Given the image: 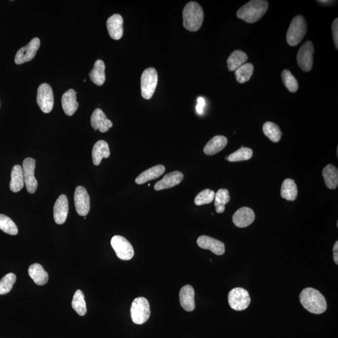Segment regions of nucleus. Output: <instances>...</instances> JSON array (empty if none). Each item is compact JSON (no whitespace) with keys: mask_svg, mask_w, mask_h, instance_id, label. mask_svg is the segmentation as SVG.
<instances>
[{"mask_svg":"<svg viewBox=\"0 0 338 338\" xmlns=\"http://www.w3.org/2000/svg\"><path fill=\"white\" fill-rule=\"evenodd\" d=\"M299 299L302 307L311 313L320 315L327 310L325 297L315 289L308 288L303 289L299 295Z\"/></svg>","mask_w":338,"mask_h":338,"instance_id":"obj_1","label":"nucleus"},{"mask_svg":"<svg viewBox=\"0 0 338 338\" xmlns=\"http://www.w3.org/2000/svg\"><path fill=\"white\" fill-rule=\"evenodd\" d=\"M268 8L269 4L267 1L252 0L239 9L237 17L246 23H256L265 14Z\"/></svg>","mask_w":338,"mask_h":338,"instance_id":"obj_2","label":"nucleus"},{"mask_svg":"<svg viewBox=\"0 0 338 338\" xmlns=\"http://www.w3.org/2000/svg\"><path fill=\"white\" fill-rule=\"evenodd\" d=\"M204 11L197 2L188 3L183 10V25L190 31H197L202 25Z\"/></svg>","mask_w":338,"mask_h":338,"instance_id":"obj_3","label":"nucleus"},{"mask_svg":"<svg viewBox=\"0 0 338 338\" xmlns=\"http://www.w3.org/2000/svg\"><path fill=\"white\" fill-rule=\"evenodd\" d=\"M307 31V23L302 15L295 17L289 26L286 35V40L289 45L295 47L304 39Z\"/></svg>","mask_w":338,"mask_h":338,"instance_id":"obj_4","label":"nucleus"},{"mask_svg":"<svg viewBox=\"0 0 338 338\" xmlns=\"http://www.w3.org/2000/svg\"><path fill=\"white\" fill-rule=\"evenodd\" d=\"M131 318L134 323L142 324L150 318V305L146 298L139 297L133 300L130 308Z\"/></svg>","mask_w":338,"mask_h":338,"instance_id":"obj_5","label":"nucleus"},{"mask_svg":"<svg viewBox=\"0 0 338 338\" xmlns=\"http://www.w3.org/2000/svg\"><path fill=\"white\" fill-rule=\"evenodd\" d=\"M141 83L142 97L149 100L154 95L157 85L158 74L156 70L154 68L145 70L142 75Z\"/></svg>","mask_w":338,"mask_h":338,"instance_id":"obj_6","label":"nucleus"},{"mask_svg":"<svg viewBox=\"0 0 338 338\" xmlns=\"http://www.w3.org/2000/svg\"><path fill=\"white\" fill-rule=\"evenodd\" d=\"M251 297L248 291L242 288L232 289L228 295L230 307L235 311H243L248 308Z\"/></svg>","mask_w":338,"mask_h":338,"instance_id":"obj_7","label":"nucleus"},{"mask_svg":"<svg viewBox=\"0 0 338 338\" xmlns=\"http://www.w3.org/2000/svg\"><path fill=\"white\" fill-rule=\"evenodd\" d=\"M111 246L119 259L128 261L134 256V250L129 241L121 235H115L111 240Z\"/></svg>","mask_w":338,"mask_h":338,"instance_id":"obj_8","label":"nucleus"},{"mask_svg":"<svg viewBox=\"0 0 338 338\" xmlns=\"http://www.w3.org/2000/svg\"><path fill=\"white\" fill-rule=\"evenodd\" d=\"M37 104L41 111L48 114L52 111L54 106V97L52 88L47 84L40 85L37 91Z\"/></svg>","mask_w":338,"mask_h":338,"instance_id":"obj_9","label":"nucleus"},{"mask_svg":"<svg viewBox=\"0 0 338 338\" xmlns=\"http://www.w3.org/2000/svg\"><path fill=\"white\" fill-rule=\"evenodd\" d=\"M315 48L312 42L307 41L299 48L297 55V61L302 71L308 72L313 66V54Z\"/></svg>","mask_w":338,"mask_h":338,"instance_id":"obj_10","label":"nucleus"},{"mask_svg":"<svg viewBox=\"0 0 338 338\" xmlns=\"http://www.w3.org/2000/svg\"><path fill=\"white\" fill-rule=\"evenodd\" d=\"M36 161L32 158H26L23 162L24 181L26 190L29 194H34L38 187V182L35 177Z\"/></svg>","mask_w":338,"mask_h":338,"instance_id":"obj_11","label":"nucleus"},{"mask_svg":"<svg viewBox=\"0 0 338 338\" xmlns=\"http://www.w3.org/2000/svg\"><path fill=\"white\" fill-rule=\"evenodd\" d=\"M75 209L79 215L86 216L90 209V199L87 190L82 186H78L74 194Z\"/></svg>","mask_w":338,"mask_h":338,"instance_id":"obj_12","label":"nucleus"},{"mask_svg":"<svg viewBox=\"0 0 338 338\" xmlns=\"http://www.w3.org/2000/svg\"><path fill=\"white\" fill-rule=\"evenodd\" d=\"M40 46V40L35 38L26 46L20 48L16 54L15 61L17 65H20L33 60Z\"/></svg>","mask_w":338,"mask_h":338,"instance_id":"obj_13","label":"nucleus"},{"mask_svg":"<svg viewBox=\"0 0 338 338\" xmlns=\"http://www.w3.org/2000/svg\"><path fill=\"white\" fill-rule=\"evenodd\" d=\"M197 245L203 249H208L217 256H221L225 253L224 244L221 241L207 235H201L197 239Z\"/></svg>","mask_w":338,"mask_h":338,"instance_id":"obj_14","label":"nucleus"},{"mask_svg":"<svg viewBox=\"0 0 338 338\" xmlns=\"http://www.w3.org/2000/svg\"><path fill=\"white\" fill-rule=\"evenodd\" d=\"M69 201L65 195H61L57 198L53 208V216L56 224L65 223L69 214Z\"/></svg>","mask_w":338,"mask_h":338,"instance_id":"obj_15","label":"nucleus"},{"mask_svg":"<svg viewBox=\"0 0 338 338\" xmlns=\"http://www.w3.org/2000/svg\"><path fill=\"white\" fill-rule=\"evenodd\" d=\"M91 125L95 130L107 132L113 126V123L107 119L106 114L100 109L94 111L91 117Z\"/></svg>","mask_w":338,"mask_h":338,"instance_id":"obj_16","label":"nucleus"},{"mask_svg":"<svg viewBox=\"0 0 338 338\" xmlns=\"http://www.w3.org/2000/svg\"><path fill=\"white\" fill-rule=\"evenodd\" d=\"M254 220V212L249 208L239 209L232 216V221L235 226L241 228L249 226L253 223Z\"/></svg>","mask_w":338,"mask_h":338,"instance_id":"obj_17","label":"nucleus"},{"mask_svg":"<svg viewBox=\"0 0 338 338\" xmlns=\"http://www.w3.org/2000/svg\"><path fill=\"white\" fill-rule=\"evenodd\" d=\"M184 179L183 174L179 171H174L166 174L162 180L155 184V190H162L170 189L178 186Z\"/></svg>","mask_w":338,"mask_h":338,"instance_id":"obj_18","label":"nucleus"},{"mask_svg":"<svg viewBox=\"0 0 338 338\" xmlns=\"http://www.w3.org/2000/svg\"><path fill=\"white\" fill-rule=\"evenodd\" d=\"M180 303L181 307L187 312L194 311L195 305V292L191 285H186L181 289L179 292Z\"/></svg>","mask_w":338,"mask_h":338,"instance_id":"obj_19","label":"nucleus"},{"mask_svg":"<svg viewBox=\"0 0 338 338\" xmlns=\"http://www.w3.org/2000/svg\"><path fill=\"white\" fill-rule=\"evenodd\" d=\"M123 20L122 16L115 14L107 21V30L112 39L119 40L122 37L123 33Z\"/></svg>","mask_w":338,"mask_h":338,"instance_id":"obj_20","label":"nucleus"},{"mask_svg":"<svg viewBox=\"0 0 338 338\" xmlns=\"http://www.w3.org/2000/svg\"><path fill=\"white\" fill-rule=\"evenodd\" d=\"M77 93L74 90L71 89L64 93L61 98L63 111L69 116L73 115L79 107V103L77 101Z\"/></svg>","mask_w":338,"mask_h":338,"instance_id":"obj_21","label":"nucleus"},{"mask_svg":"<svg viewBox=\"0 0 338 338\" xmlns=\"http://www.w3.org/2000/svg\"><path fill=\"white\" fill-rule=\"evenodd\" d=\"M165 167L163 165H157L151 168L147 169L142 173L136 179V183L139 185L146 183V182L159 178L160 176L164 174Z\"/></svg>","mask_w":338,"mask_h":338,"instance_id":"obj_22","label":"nucleus"},{"mask_svg":"<svg viewBox=\"0 0 338 338\" xmlns=\"http://www.w3.org/2000/svg\"><path fill=\"white\" fill-rule=\"evenodd\" d=\"M227 144V139L222 136L214 137L206 145L204 152L208 155H214L223 150Z\"/></svg>","mask_w":338,"mask_h":338,"instance_id":"obj_23","label":"nucleus"},{"mask_svg":"<svg viewBox=\"0 0 338 338\" xmlns=\"http://www.w3.org/2000/svg\"><path fill=\"white\" fill-rule=\"evenodd\" d=\"M111 155L108 144L104 141H99L94 145L92 150V160L95 165L100 164L103 159H107Z\"/></svg>","mask_w":338,"mask_h":338,"instance_id":"obj_24","label":"nucleus"},{"mask_svg":"<svg viewBox=\"0 0 338 338\" xmlns=\"http://www.w3.org/2000/svg\"><path fill=\"white\" fill-rule=\"evenodd\" d=\"M25 185L23 168L20 165H16L13 167L11 173L10 189L13 192L20 191Z\"/></svg>","mask_w":338,"mask_h":338,"instance_id":"obj_25","label":"nucleus"},{"mask_svg":"<svg viewBox=\"0 0 338 338\" xmlns=\"http://www.w3.org/2000/svg\"><path fill=\"white\" fill-rule=\"evenodd\" d=\"M28 273L30 278L37 285H45L48 281V273L45 272L42 265L37 264V263L29 266Z\"/></svg>","mask_w":338,"mask_h":338,"instance_id":"obj_26","label":"nucleus"},{"mask_svg":"<svg viewBox=\"0 0 338 338\" xmlns=\"http://www.w3.org/2000/svg\"><path fill=\"white\" fill-rule=\"evenodd\" d=\"M322 175L326 186L329 189H336L338 186V170L333 165L329 164L324 168Z\"/></svg>","mask_w":338,"mask_h":338,"instance_id":"obj_27","label":"nucleus"},{"mask_svg":"<svg viewBox=\"0 0 338 338\" xmlns=\"http://www.w3.org/2000/svg\"><path fill=\"white\" fill-rule=\"evenodd\" d=\"M106 65L103 60H98L94 64L93 68L89 74L90 80L94 84L98 86L104 85L106 81V74H105Z\"/></svg>","mask_w":338,"mask_h":338,"instance_id":"obj_28","label":"nucleus"},{"mask_svg":"<svg viewBox=\"0 0 338 338\" xmlns=\"http://www.w3.org/2000/svg\"><path fill=\"white\" fill-rule=\"evenodd\" d=\"M248 59V56L246 53L241 50H235L227 58L228 69L230 72H235L241 66L246 63Z\"/></svg>","mask_w":338,"mask_h":338,"instance_id":"obj_29","label":"nucleus"},{"mask_svg":"<svg viewBox=\"0 0 338 338\" xmlns=\"http://www.w3.org/2000/svg\"><path fill=\"white\" fill-rule=\"evenodd\" d=\"M281 197L287 200L294 201L297 196V188L294 180L286 179L282 184Z\"/></svg>","mask_w":338,"mask_h":338,"instance_id":"obj_30","label":"nucleus"},{"mask_svg":"<svg viewBox=\"0 0 338 338\" xmlns=\"http://www.w3.org/2000/svg\"><path fill=\"white\" fill-rule=\"evenodd\" d=\"M254 72V66L250 63H244L235 71V76L240 84H244L251 79Z\"/></svg>","mask_w":338,"mask_h":338,"instance_id":"obj_31","label":"nucleus"},{"mask_svg":"<svg viewBox=\"0 0 338 338\" xmlns=\"http://www.w3.org/2000/svg\"><path fill=\"white\" fill-rule=\"evenodd\" d=\"M215 203L216 213L221 214L224 213L225 205L229 202L230 197L229 190L225 189H221L217 191L215 195Z\"/></svg>","mask_w":338,"mask_h":338,"instance_id":"obj_32","label":"nucleus"},{"mask_svg":"<svg viewBox=\"0 0 338 338\" xmlns=\"http://www.w3.org/2000/svg\"><path fill=\"white\" fill-rule=\"evenodd\" d=\"M72 307L76 311L78 315L83 316L87 313V306L85 300L84 294L81 290H77L75 292Z\"/></svg>","mask_w":338,"mask_h":338,"instance_id":"obj_33","label":"nucleus"},{"mask_svg":"<svg viewBox=\"0 0 338 338\" xmlns=\"http://www.w3.org/2000/svg\"><path fill=\"white\" fill-rule=\"evenodd\" d=\"M263 131L264 135L273 142H278L281 140L282 131L280 128L276 123L271 122H265L263 125Z\"/></svg>","mask_w":338,"mask_h":338,"instance_id":"obj_34","label":"nucleus"},{"mask_svg":"<svg viewBox=\"0 0 338 338\" xmlns=\"http://www.w3.org/2000/svg\"><path fill=\"white\" fill-rule=\"evenodd\" d=\"M0 229L10 235H15L18 234V229L17 225L9 217L0 214Z\"/></svg>","mask_w":338,"mask_h":338,"instance_id":"obj_35","label":"nucleus"},{"mask_svg":"<svg viewBox=\"0 0 338 338\" xmlns=\"http://www.w3.org/2000/svg\"><path fill=\"white\" fill-rule=\"evenodd\" d=\"M284 85L291 93H295L298 90L299 84L296 78L288 70H284L281 74Z\"/></svg>","mask_w":338,"mask_h":338,"instance_id":"obj_36","label":"nucleus"},{"mask_svg":"<svg viewBox=\"0 0 338 338\" xmlns=\"http://www.w3.org/2000/svg\"><path fill=\"white\" fill-rule=\"evenodd\" d=\"M253 154V150L251 149L241 146V149L233 152L229 157H227V160L229 162H240V161L248 160L251 159Z\"/></svg>","mask_w":338,"mask_h":338,"instance_id":"obj_37","label":"nucleus"},{"mask_svg":"<svg viewBox=\"0 0 338 338\" xmlns=\"http://www.w3.org/2000/svg\"><path fill=\"white\" fill-rule=\"evenodd\" d=\"M216 193L210 189H205L198 193L195 197L194 202L195 205L202 206L210 204L215 198Z\"/></svg>","mask_w":338,"mask_h":338,"instance_id":"obj_38","label":"nucleus"},{"mask_svg":"<svg viewBox=\"0 0 338 338\" xmlns=\"http://www.w3.org/2000/svg\"><path fill=\"white\" fill-rule=\"evenodd\" d=\"M16 280H17V277L14 274L9 273L5 275L0 280V295L7 294L12 290Z\"/></svg>","mask_w":338,"mask_h":338,"instance_id":"obj_39","label":"nucleus"},{"mask_svg":"<svg viewBox=\"0 0 338 338\" xmlns=\"http://www.w3.org/2000/svg\"><path fill=\"white\" fill-rule=\"evenodd\" d=\"M332 36H333V40L334 42L335 47L336 50H338V19L336 18L332 24Z\"/></svg>","mask_w":338,"mask_h":338,"instance_id":"obj_40","label":"nucleus"},{"mask_svg":"<svg viewBox=\"0 0 338 338\" xmlns=\"http://www.w3.org/2000/svg\"><path fill=\"white\" fill-rule=\"evenodd\" d=\"M205 99L203 97H198L197 99V105L196 106V111L198 114H202L204 108H205Z\"/></svg>","mask_w":338,"mask_h":338,"instance_id":"obj_41","label":"nucleus"},{"mask_svg":"<svg viewBox=\"0 0 338 338\" xmlns=\"http://www.w3.org/2000/svg\"><path fill=\"white\" fill-rule=\"evenodd\" d=\"M338 241L335 243L333 247V258L334 262L338 264Z\"/></svg>","mask_w":338,"mask_h":338,"instance_id":"obj_42","label":"nucleus"}]
</instances>
